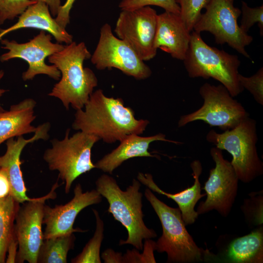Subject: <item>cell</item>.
I'll return each mask as SVG.
<instances>
[{
    "instance_id": "1",
    "label": "cell",
    "mask_w": 263,
    "mask_h": 263,
    "mask_svg": "<svg viewBox=\"0 0 263 263\" xmlns=\"http://www.w3.org/2000/svg\"><path fill=\"white\" fill-rule=\"evenodd\" d=\"M137 119L133 110L120 98L108 97L101 89L93 92L82 109L76 110L72 128L112 144L131 134H141L149 124Z\"/></svg>"
},
{
    "instance_id": "2",
    "label": "cell",
    "mask_w": 263,
    "mask_h": 263,
    "mask_svg": "<svg viewBox=\"0 0 263 263\" xmlns=\"http://www.w3.org/2000/svg\"><path fill=\"white\" fill-rule=\"evenodd\" d=\"M91 55L84 42L73 41L48 57L61 73L60 80L48 95L59 99L66 110L70 105L75 110L83 109L97 86L94 72L83 66Z\"/></svg>"
},
{
    "instance_id": "3",
    "label": "cell",
    "mask_w": 263,
    "mask_h": 263,
    "mask_svg": "<svg viewBox=\"0 0 263 263\" xmlns=\"http://www.w3.org/2000/svg\"><path fill=\"white\" fill-rule=\"evenodd\" d=\"M96 189L106 199L108 212L124 226L128 232L126 240H121L119 245L130 244L142 250L143 240L157 237L155 231L148 228L143 220L141 183L133 179L125 190H122L116 180L108 174H102L95 182Z\"/></svg>"
},
{
    "instance_id": "4",
    "label": "cell",
    "mask_w": 263,
    "mask_h": 263,
    "mask_svg": "<svg viewBox=\"0 0 263 263\" xmlns=\"http://www.w3.org/2000/svg\"><path fill=\"white\" fill-rule=\"evenodd\" d=\"M161 224L162 234L154 243V250L166 252L167 263H189L218 261L209 250L199 247L186 228L179 208L172 207L160 200L147 188L144 193Z\"/></svg>"
},
{
    "instance_id": "5",
    "label": "cell",
    "mask_w": 263,
    "mask_h": 263,
    "mask_svg": "<svg viewBox=\"0 0 263 263\" xmlns=\"http://www.w3.org/2000/svg\"><path fill=\"white\" fill-rule=\"evenodd\" d=\"M185 68L191 78H212L220 82L235 97L243 92L238 69L241 61L236 55L209 46L200 33H191L190 40L185 59Z\"/></svg>"
},
{
    "instance_id": "6",
    "label": "cell",
    "mask_w": 263,
    "mask_h": 263,
    "mask_svg": "<svg viewBox=\"0 0 263 263\" xmlns=\"http://www.w3.org/2000/svg\"><path fill=\"white\" fill-rule=\"evenodd\" d=\"M206 140L232 155L230 163L242 182L249 183L263 174V163L256 147L258 138L254 119L248 116L234 128L222 133L211 130Z\"/></svg>"
},
{
    "instance_id": "7",
    "label": "cell",
    "mask_w": 263,
    "mask_h": 263,
    "mask_svg": "<svg viewBox=\"0 0 263 263\" xmlns=\"http://www.w3.org/2000/svg\"><path fill=\"white\" fill-rule=\"evenodd\" d=\"M70 129L61 140H51L43 159L51 170H57L58 178L65 184V192H70L74 181L81 175L95 168L91 159V150L100 139L93 134L79 131L69 136Z\"/></svg>"
},
{
    "instance_id": "8",
    "label": "cell",
    "mask_w": 263,
    "mask_h": 263,
    "mask_svg": "<svg viewBox=\"0 0 263 263\" xmlns=\"http://www.w3.org/2000/svg\"><path fill=\"white\" fill-rule=\"evenodd\" d=\"M199 92L204 100L203 104L195 111L181 116L178 122L179 128L201 120L225 131L234 128L249 116L242 104L234 99L221 84L215 86L205 83Z\"/></svg>"
},
{
    "instance_id": "9",
    "label": "cell",
    "mask_w": 263,
    "mask_h": 263,
    "mask_svg": "<svg viewBox=\"0 0 263 263\" xmlns=\"http://www.w3.org/2000/svg\"><path fill=\"white\" fill-rule=\"evenodd\" d=\"M193 27L194 31L212 34L219 44L227 43L244 57L250 58L245 47L253 40L252 36L240 27L237 19L241 14L233 0H209Z\"/></svg>"
},
{
    "instance_id": "10",
    "label": "cell",
    "mask_w": 263,
    "mask_h": 263,
    "mask_svg": "<svg viewBox=\"0 0 263 263\" xmlns=\"http://www.w3.org/2000/svg\"><path fill=\"white\" fill-rule=\"evenodd\" d=\"M90 58L98 70L117 69L137 80L147 79L152 73L136 52L115 36L107 23L100 28L98 43Z\"/></svg>"
},
{
    "instance_id": "11",
    "label": "cell",
    "mask_w": 263,
    "mask_h": 263,
    "mask_svg": "<svg viewBox=\"0 0 263 263\" xmlns=\"http://www.w3.org/2000/svg\"><path fill=\"white\" fill-rule=\"evenodd\" d=\"M210 154L215 166L210 170L208 179L201 188L205 190L207 198L196 211L199 215L214 210L226 217L237 196L239 180L230 162L224 158L222 150L212 147Z\"/></svg>"
},
{
    "instance_id": "12",
    "label": "cell",
    "mask_w": 263,
    "mask_h": 263,
    "mask_svg": "<svg viewBox=\"0 0 263 263\" xmlns=\"http://www.w3.org/2000/svg\"><path fill=\"white\" fill-rule=\"evenodd\" d=\"M58 187L57 180L48 194L25 202L19 206L15 221L18 244L16 263H37L38 253L44 240L42 225L45 202L56 198L55 190Z\"/></svg>"
},
{
    "instance_id": "13",
    "label": "cell",
    "mask_w": 263,
    "mask_h": 263,
    "mask_svg": "<svg viewBox=\"0 0 263 263\" xmlns=\"http://www.w3.org/2000/svg\"><path fill=\"white\" fill-rule=\"evenodd\" d=\"M52 37L50 34L41 30L38 35L25 43L1 38L0 42L3 46L1 48L8 51L0 56V61L3 62L15 58L26 61L28 68L22 75L24 81L32 80L36 75L40 74L58 80L61 77L60 71L55 65H47L45 59L62 50L64 45L53 42Z\"/></svg>"
},
{
    "instance_id": "14",
    "label": "cell",
    "mask_w": 263,
    "mask_h": 263,
    "mask_svg": "<svg viewBox=\"0 0 263 263\" xmlns=\"http://www.w3.org/2000/svg\"><path fill=\"white\" fill-rule=\"evenodd\" d=\"M158 14L150 6L121 10L114 32L116 37L130 46L143 61L154 58L157 53L154 41Z\"/></svg>"
},
{
    "instance_id": "15",
    "label": "cell",
    "mask_w": 263,
    "mask_h": 263,
    "mask_svg": "<svg viewBox=\"0 0 263 263\" xmlns=\"http://www.w3.org/2000/svg\"><path fill=\"white\" fill-rule=\"evenodd\" d=\"M74 193V197L65 205H56L53 207L44 205L42 224L46 227L44 239L87 231L74 228L75 221L84 208L100 203L102 196L96 189L83 192L80 184L75 186Z\"/></svg>"
},
{
    "instance_id": "16",
    "label": "cell",
    "mask_w": 263,
    "mask_h": 263,
    "mask_svg": "<svg viewBox=\"0 0 263 263\" xmlns=\"http://www.w3.org/2000/svg\"><path fill=\"white\" fill-rule=\"evenodd\" d=\"M50 128V123L46 122L38 126L34 136L29 139H26L23 136H20L16 140L11 138L6 141V150L0 156V167L8 175L11 185V195L19 204L35 199L29 197L26 194L27 188L20 168L21 152L29 143L40 139L47 140L49 137Z\"/></svg>"
},
{
    "instance_id": "17",
    "label": "cell",
    "mask_w": 263,
    "mask_h": 263,
    "mask_svg": "<svg viewBox=\"0 0 263 263\" xmlns=\"http://www.w3.org/2000/svg\"><path fill=\"white\" fill-rule=\"evenodd\" d=\"M190 37L191 32L179 14L167 11L158 14L154 41L157 50L160 49L172 57L183 61Z\"/></svg>"
},
{
    "instance_id": "18",
    "label": "cell",
    "mask_w": 263,
    "mask_h": 263,
    "mask_svg": "<svg viewBox=\"0 0 263 263\" xmlns=\"http://www.w3.org/2000/svg\"><path fill=\"white\" fill-rule=\"evenodd\" d=\"M190 167L194 180L193 185L174 194L166 192L161 189L154 182L152 175L150 173L139 172L137 177L141 183L151 191L166 196L175 202L186 225L192 224L195 222L198 214L194 209L198 201L206 196V194L201 193L202 189L199 177L203 169L201 163L198 160H194L190 163Z\"/></svg>"
},
{
    "instance_id": "19",
    "label": "cell",
    "mask_w": 263,
    "mask_h": 263,
    "mask_svg": "<svg viewBox=\"0 0 263 263\" xmlns=\"http://www.w3.org/2000/svg\"><path fill=\"white\" fill-rule=\"evenodd\" d=\"M156 141L180 144L178 142L166 139L165 134L161 133L146 137L131 134L120 141V143L116 148L99 160L94 164L95 168L111 174L114 169L129 159L137 157L158 158V156L151 154L148 150L150 144Z\"/></svg>"
},
{
    "instance_id": "20",
    "label": "cell",
    "mask_w": 263,
    "mask_h": 263,
    "mask_svg": "<svg viewBox=\"0 0 263 263\" xmlns=\"http://www.w3.org/2000/svg\"><path fill=\"white\" fill-rule=\"evenodd\" d=\"M18 17V21L12 26L6 29L0 28V40L12 31L33 28L46 31L59 43L68 44L73 41V36L57 23L47 5L43 2L31 5Z\"/></svg>"
},
{
    "instance_id": "21",
    "label": "cell",
    "mask_w": 263,
    "mask_h": 263,
    "mask_svg": "<svg viewBox=\"0 0 263 263\" xmlns=\"http://www.w3.org/2000/svg\"><path fill=\"white\" fill-rule=\"evenodd\" d=\"M36 105L34 99L26 98L11 105L9 111H0V145L10 138L35 133L37 127L31 123L36 117Z\"/></svg>"
},
{
    "instance_id": "22",
    "label": "cell",
    "mask_w": 263,
    "mask_h": 263,
    "mask_svg": "<svg viewBox=\"0 0 263 263\" xmlns=\"http://www.w3.org/2000/svg\"><path fill=\"white\" fill-rule=\"evenodd\" d=\"M221 261L234 263H263L262 226L250 233L233 240Z\"/></svg>"
},
{
    "instance_id": "23",
    "label": "cell",
    "mask_w": 263,
    "mask_h": 263,
    "mask_svg": "<svg viewBox=\"0 0 263 263\" xmlns=\"http://www.w3.org/2000/svg\"><path fill=\"white\" fill-rule=\"evenodd\" d=\"M19 206L11 195L0 198V263H5L9 244L16 235L15 221Z\"/></svg>"
},
{
    "instance_id": "24",
    "label": "cell",
    "mask_w": 263,
    "mask_h": 263,
    "mask_svg": "<svg viewBox=\"0 0 263 263\" xmlns=\"http://www.w3.org/2000/svg\"><path fill=\"white\" fill-rule=\"evenodd\" d=\"M75 239L73 233L44 239L37 263H66L67 255L74 248Z\"/></svg>"
},
{
    "instance_id": "25",
    "label": "cell",
    "mask_w": 263,
    "mask_h": 263,
    "mask_svg": "<svg viewBox=\"0 0 263 263\" xmlns=\"http://www.w3.org/2000/svg\"><path fill=\"white\" fill-rule=\"evenodd\" d=\"M96 220L94 234L80 253L71 260L72 263H101L100 250L104 238V225L98 211L93 209Z\"/></svg>"
},
{
    "instance_id": "26",
    "label": "cell",
    "mask_w": 263,
    "mask_h": 263,
    "mask_svg": "<svg viewBox=\"0 0 263 263\" xmlns=\"http://www.w3.org/2000/svg\"><path fill=\"white\" fill-rule=\"evenodd\" d=\"M180 9V15L187 29L191 32L196 21L209 0H175Z\"/></svg>"
},
{
    "instance_id": "27",
    "label": "cell",
    "mask_w": 263,
    "mask_h": 263,
    "mask_svg": "<svg viewBox=\"0 0 263 263\" xmlns=\"http://www.w3.org/2000/svg\"><path fill=\"white\" fill-rule=\"evenodd\" d=\"M154 5L165 11L179 14L180 9L175 0H121L118 5L121 10H130Z\"/></svg>"
},
{
    "instance_id": "28",
    "label": "cell",
    "mask_w": 263,
    "mask_h": 263,
    "mask_svg": "<svg viewBox=\"0 0 263 263\" xmlns=\"http://www.w3.org/2000/svg\"><path fill=\"white\" fill-rule=\"evenodd\" d=\"M253 192L250 198L245 199L242 206V211L245 218L249 223L261 226L263 224V195Z\"/></svg>"
},
{
    "instance_id": "29",
    "label": "cell",
    "mask_w": 263,
    "mask_h": 263,
    "mask_svg": "<svg viewBox=\"0 0 263 263\" xmlns=\"http://www.w3.org/2000/svg\"><path fill=\"white\" fill-rule=\"evenodd\" d=\"M242 19L240 27L247 33L249 29L255 23H258L261 36L263 35V6L251 8L247 3L242 1Z\"/></svg>"
},
{
    "instance_id": "30",
    "label": "cell",
    "mask_w": 263,
    "mask_h": 263,
    "mask_svg": "<svg viewBox=\"0 0 263 263\" xmlns=\"http://www.w3.org/2000/svg\"><path fill=\"white\" fill-rule=\"evenodd\" d=\"M35 3L29 0H0V25L19 16Z\"/></svg>"
},
{
    "instance_id": "31",
    "label": "cell",
    "mask_w": 263,
    "mask_h": 263,
    "mask_svg": "<svg viewBox=\"0 0 263 263\" xmlns=\"http://www.w3.org/2000/svg\"><path fill=\"white\" fill-rule=\"evenodd\" d=\"M238 78L243 89L249 91L255 101L263 106V68H261L254 75L249 77H246L239 74Z\"/></svg>"
},
{
    "instance_id": "32",
    "label": "cell",
    "mask_w": 263,
    "mask_h": 263,
    "mask_svg": "<svg viewBox=\"0 0 263 263\" xmlns=\"http://www.w3.org/2000/svg\"><path fill=\"white\" fill-rule=\"evenodd\" d=\"M76 0H66L61 5L58 13L55 17L57 23L61 27L65 28L70 22V14L74 3Z\"/></svg>"
},
{
    "instance_id": "33",
    "label": "cell",
    "mask_w": 263,
    "mask_h": 263,
    "mask_svg": "<svg viewBox=\"0 0 263 263\" xmlns=\"http://www.w3.org/2000/svg\"><path fill=\"white\" fill-rule=\"evenodd\" d=\"M11 195V188L6 171L0 167V198H5Z\"/></svg>"
},
{
    "instance_id": "34",
    "label": "cell",
    "mask_w": 263,
    "mask_h": 263,
    "mask_svg": "<svg viewBox=\"0 0 263 263\" xmlns=\"http://www.w3.org/2000/svg\"><path fill=\"white\" fill-rule=\"evenodd\" d=\"M101 257L105 263H123L121 253L115 252L111 249H107L103 252Z\"/></svg>"
},
{
    "instance_id": "35",
    "label": "cell",
    "mask_w": 263,
    "mask_h": 263,
    "mask_svg": "<svg viewBox=\"0 0 263 263\" xmlns=\"http://www.w3.org/2000/svg\"><path fill=\"white\" fill-rule=\"evenodd\" d=\"M18 241L16 235H15V236L13 238L9 244L7 252V253H8V255L6 258L5 263H16V259L18 252Z\"/></svg>"
},
{
    "instance_id": "36",
    "label": "cell",
    "mask_w": 263,
    "mask_h": 263,
    "mask_svg": "<svg viewBox=\"0 0 263 263\" xmlns=\"http://www.w3.org/2000/svg\"><path fill=\"white\" fill-rule=\"evenodd\" d=\"M37 2H41L45 3L48 6L50 12L53 17H56L59 11L61 5V0H29Z\"/></svg>"
},
{
    "instance_id": "37",
    "label": "cell",
    "mask_w": 263,
    "mask_h": 263,
    "mask_svg": "<svg viewBox=\"0 0 263 263\" xmlns=\"http://www.w3.org/2000/svg\"><path fill=\"white\" fill-rule=\"evenodd\" d=\"M4 73L3 70H0V81L4 75ZM7 91V90L0 88V97ZM3 110L0 104V111Z\"/></svg>"
}]
</instances>
